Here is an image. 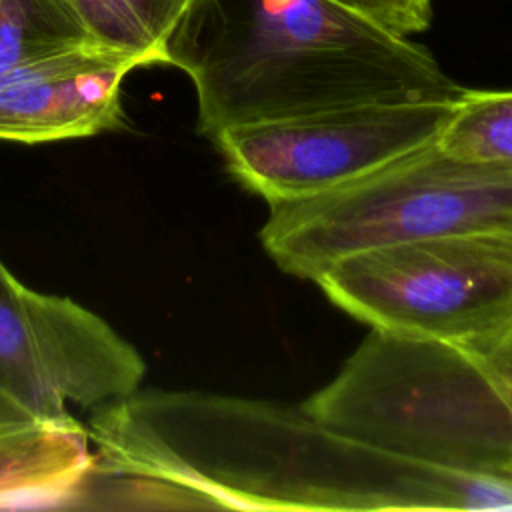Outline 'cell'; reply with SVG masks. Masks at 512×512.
Masks as SVG:
<instances>
[{
	"label": "cell",
	"instance_id": "1",
	"mask_svg": "<svg viewBox=\"0 0 512 512\" xmlns=\"http://www.w3.org/2000/svg\"><path fill=\"white\" fill-rule=\"evenodd\" d=\"M92 476L154 508L512 510V484L386 454L302 408L134 390L84 424Z\"/></svg>",
	"mask_w": 512,
	"mask_h": 512
},
{
	"label": "cell",
	"instance_id": "2",
	"mask_svg": "<svg viewBox=\"0 0 512 512\" xmlns=\"http://www.w3.org/2000/svg\"><path fill=\"white\" fill-rule=\"evenodd\" d=\"M164 52L192 80L208 138L240 124L464 92L428 48L338 0H190Z\"/></svg>",
	"mask_w": 512,
	"mask_h": 512
},
{
	"label": "cell",
	"instance_id": "3",
	"mask_svg": "<svg viewBox=\"0 0 512 512\" xmlns=\"http://www.w3.org/2000/svg\"><path fill=\"white\" fill-rule=\"evenodd\" d=\"M300 408L386 454L512 484V404L466 348L372 330Z\"/></svg>",
	"mask_w": 512,
	"mask_h": 512
},
{
	"label": "cell",
	"instance_id": "4",
	"mask_svg": "<svg viewBox=\"0 0 512 512\" xmlns=\"http://www.w3.org/2000/svg\"><path fill=\"white\" fill-rule=\"evenodd\" d=\"M466 232H512V172L432 140L318 196L270 204L260 240L284 272L316 280L354 252Z\"/></svg>",
	"mask_w": 512,
	"mask_h": 512
},
{
	"label": "cell",
	"instance_id": "5",
	"mask_svg": "<svg viewBox=\"0 0 512 512\" xmlns=\"http://www.w3.org/2000/svg\"><path fill=\"white\" fill-rule=\"evenodd\" d=\"M314 282L372 330L476 354L512 336V232L446 234L354 252Z\"/></svg>",
	"mask_w": 512,
	"mask_h": 512
},
{
	"label": "cell",
	"instance_id": "6",
	"mask_svg": "<svg viewBox=\"0 0 512 512\" xmlns=\"http://www.w3.org/2000/svg\"><path fill=\"white\" fill-rule=\"evenodd\" d=\"M458 100L380 102L240 124L212 140L268 204L312 198L438 138Z\"/></svg>",
	"mask_w": 512,
	"mask_h": 512
},
{
	"label": "cell",
	"instance_id": "7",
	"mask_svg": "<svg viewBox=\"0 0 512 512\" xmlns=\"http://www.w3.org/2000/svg\"><path fill=\"white\" fill-rule=\"evenodd\" d=\"M146 362L110 322L22 284L0 260V386L52 420L140 388Z\"/></svg>",
	"mask_w": 512,
	"mask_h": 512
},
{
	"label": "cell",
	"instance_id": "8",
	"mask_svg": "<svg viewBox=\"0 0 512 512\" xmlns=\"http://www.w3.org/2000/svg\"><path fill=\"white\" fill-rule=\"evenodd\" d=\"M142 58L82 42L0 74V140L46 144L116 130L124 122L122 80Z\"/></svg>",
	"mask_w": 512,
	"mask_h": 512
},
{
	"label": "cell",
	"instance_id": "9",
	"mask_svg": "<svg viewBox=\"0 0 512 512\" xmlns=\"http://www.w3.org/2000/svg\"><path fill=\"white\" fill-rule=\"evenodd\" d=\"M92 470L86 426L52 420L0 386V508L64 504Z\"/></svg>",
	"mask_w": 512,
	"mask_h": 512
},
{
	"label": "cell",
	"instance_id": "10",
	"mask_svg": "<svg viewBox=\"0 0 512 512\" xmlns=\"http://www.w3.org/2000/svg\"><path fill=\"white\" fill-rule=\"evenodd\" d=\"M88 34L146 66L166 64V40L190 0H62Z\"/></svg>",
	"mask_w": 512,
	"mask_h": 512
},
{
	"label": "cell",
	"instance_id": "11",
	"mask_svg": "<svg viewBox=\"0 0 512 512\" xmlns=\"http://www.w3.org/2000/svg\"><path fill=\"white\" fill-rule=\"evenodd\" d=\"M464 162L512 172V90H466L436 138Z\"/></svg>",
	"mask_w": 512,
	"mask_h": 512
},
{
	"label": "cell",
	"instance_id": "12",
	"mask_svg": "<svg viewBox=\"0 0 512 512\" xmlns=\"http://www.w3.org/2000/svg\"><path fill=\"white\" fill-rule=\"evenodd\" d=\"M94 40L62 0H0V74Z\"/></svg>",
	"mask_w": 512,
	"mask_h": 512
},
{
	"label": "cell",
	"instance_id": "13",
	"mask_svg": "<svg viewBox=\"0 0 512 512\" xmlns=\"http://www.w3.org/2000/svg\"><path fill=\"white\" fill-rule=\"evenodd\" d=\"M380 26L410 36L430 28L432 0H338Z\"/></svg>",
	"mask_w": 512,
	"mask_h": 512
},
{
	"label": "cell",
	"instance_id": "14",
	"mask_svg": "<svg viewBox=\"0 0 512 512\" xmlns=\"http://www.w3.org/2000/svg\"><path fill=\"white\" fill-rule=\"evenodd\" d=\"M478 356L484 360V364L488 366L492 376L498 380V384L502 386L504 394L512 404V336L496 344L494 348L480 352Z\"/></svg>",
	"mask_w": 512,
	"mask_h": 512
}]
</instances>
